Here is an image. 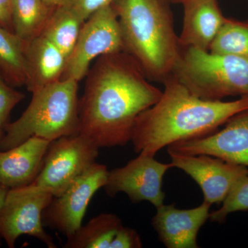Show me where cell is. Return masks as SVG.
Listing matches in <instances>:
<instances>
[{
  "label": "cell",
  "instance_id": "11",
  "mask_svg": "<svg viewBox=\"0 0 248 248\" xmlns=\"http://www.w3.org/2000/svg\"><path fill=\"white\" fill-rule=\"evenodd\" d=\"M224 128L203 138L174 142L169 153L208 155L248 169V110L233 116Z\"/></svg>",
  "mask_w": 248,
  "mask_h": 248
},
{
  "label": "cell",
  "instance_id": "8",
  "mask_svg": "<svg viewBox=\"0 0 248 248\" xmlns=\"http://www.w3.org/2000/svg\"><path fill=\"white\" fill-rule=\"evenodd\" d=\"M98 155L99 148L80 134L62 137L50 143L33 183L58 197L95 162Z\"/></svg>",
  "mask_w": 248,
  "mask_h": 248
},
{
  "label": "cell",
  "instance_id": "15",
  "mask_svg": "<svg viewBox=\"0 0 248 248\" xmlns=\"http://www.w3.org/2000/svg\"><path fill=\"white\" fill-rule=\"evenodd\" d=\"M184 24L179 37L181 48L209 51L226 18L217 0H190L183 4Z\"/></svg>",
  "mask_w": 248,
  "mask_h": 248
},
{
  "label": "cell",
  "instance_id": "17",
  "mask_svg": "<svg viewBox=\"0 0 248 248\" xmlns=\"http://www.w3.org/2000/svg\"><path fill=\"white\" fill-rule=\"evenodd\" d=\"M27 43L0 25V74L12 86L27 82Z\"/></svg>",
  "mask_w": 248,
  "mask_h": 248
},
{
  "label": "cell",
  "instance_id": "19",
  "mask_svg": "<svg viewBox=\"0 0 248 248\" xmlns=\"http://www.w3.org/2000/svg\"><path fill=\"white\" fill-rule=\"evenodd\" d=\"M122 226V221L117 215L101 213L67 238L63 248H109Z\"/></svg>",
  "mask_w": 248,
  "mask_h": 248
},
{
  "label": "cell",
  "instance_id": "16",
  "mask_svg": "<svg viewBox=\"0 0 248 248\" xmlns=\"http://www.w3.org/2000/svg\"><path fill=\"white\" fill-rule=\"evenodd\" d=\"M28 91H38L60 81L66 67L67 58L60 48L43 35L27 44Z\"/></svg>",
  "mask_w": 248,
  "mask_h": 248
},
{
  "label": "cell",
  "instance_id": "24",
  "mask_svg": "<svg viewBox=\"0 0 248 248\" xmlns=\"http://www.w3.org/2000/svg\"><path fill=\"white\" fill-rule=\"evenodd\" d=\"M143 247L138 232L123 225L117 231L109 248H140Z\"/></svg>",
  "mask_w": 248,
  "mask_h": 248
},
{
  "label": "cell",
  "instance_id": "28",
  "mask_svg": "<svg viewBox=\"0 0 248 248\" xmlns=\"http://www.w3.org/2000/svg\"><path fill=\"white\" fill-rule=\"evenodd\" d=\"M9 190V188L0 184V209L1 208L3 204H4L5 198H6V196L7 195ZM0 239H1V236H0ZM0 244H1V243H0Z\"/></svg>",
  "mask_w": 248,
  "mask_h": 248
},
{
  "label": "cell",
  "instance_id": "22",
  "mask_svg": "<svg viewBox=\"0 0 248 248\" xmlns=\"http://www.w3.org/2000/svg\"><path fill=\"white\" fill-rule=\"evenodd\" d=\"M248 210V174L241 178L232 187L222 206L210 213L209 219L223 223L230 214Z\"/></svg>",
  "mask_w": 248,
  "mask_h": 248
},
{
  "label": "cell",
  "instance_id": "10",
  "mask_svg": "<svg viewBox=\"0 0 248 248\" xmlns=\"http://www.w3.org/2000/svg\"><path fill=\"white\" fill-rule=\"evenodd\" d=\"M155 156L141 153L138 157L122 168L108 172L104 186L109 197L124 192L134 203L148 202L156 208L164 204L165 193L162 190L163 178L172 163L164 164Z\"/></svg>",
  "mask_w": 248,
  "mask_h": 248
},
{
  "label": "cell",
  "instance_id": "20",
  "mask_svg": "<svg viewBox=\"0 0 248 248\" xmlns=\"http://www.w3.org/2000/svg\"><path fill=\"white\" fill-rule=\"evenodd\" d=\"M54 9L43 0H13L12 24L14 32L29 43L42 35Z\"/></svg>",
  "mask_w": 248,
  "mask_h": 248
},
{
  "label": "cell",
  "instance_id": "23",
  "mask_svg": "<svg viewBox=\"0 0 248 248\" xmlns=\"http://www.w3.org/2000/svg\"><path fill=\"white\" fill-rule=\"evenodd\" d=\"M0 74V130H4L11 111L25 97L24 93L16 91Z\"/></svg>",
  "mask_w": 248,
  "mask_h": 248
},
{
  "label": "cell",
  "instance_id": "27",
  "mask_svg": "<svg viewBox=\"0 0 248 248\" xmlns=\"http://www.w3.org/2000/svg\"><path fill=\"white\" fill-rule=\"evenodd\" d=\"M43 1L50 9H55L60 6L71 4V0H43Z\"/></svg>",
  "mask_w": 248,
  "mask_h": 248
},
{
  "label": "cell",
  "instance_id": "9",
  "mask_svg": "<svg viewBox=\"0 0 248 248\" xmlns=\"http://www.w3.org/2000/svg\"><path fill=\"white\" fill-rule=\"evenodd\" d=\"M105 165L94 162L58 197H53L42 214L44 226L69 237L82 226L88 205L95 192L104 187L108 175Z\"/></svg>",
  "mask_w": 248,
  "mask_h": 248
},
{
  "label": "cell",
  "instance_id": "21",
  "mask_svg": "<svg viewBox=\"0 0 248 248\" xmlns=\"http://www.w3.org/2000/svg\"><path fill=\"white\" fill-rule=\"evenodd\" d=\"M209 51L248 60V21L226 17Z\"/></svg>",
  "mask_w": 248,
  "mask_h": 248
},
{
  "label": "cell",
  "instance_id": "26",
  "mask_svg": "<svg viewBox=\"0 0 248 248\" xmlns=\"http://www.w3.org/2000/svg\"><path fill=\"white\" fill-rule=\"evenodd\" d=\"M13 0H0V25L14 32L12 24Z\"/></svg>",
  "mask_w": 248,
  "mask_h": 248
},
{
  "label": "cell",
  "instance_id": "4",
  "mask_svg": "<svg viewBox=\"0 0 248 248\" xmlns=\"http://www.w3.org/2000/svg\"><path fill=\"white\" fill-rule=\"evenodd\" d=\"M78 82L60 79L32 93L21 117L5 125L0 151L11 149L32 137L53 141L79 134Z\"/></svg>",
  "mask_w": 248,
  "mask_h": 248
},
{
  "label": "cell",
  "instance_id": "14",
  "mask_svg": "<svg viewBox=\"0 0 248 248\" xmlns=\"http://www.w3.org/2000/svg\"><path fill=\"white\" fill-rule=\"evenodd\" d=\"M52 141L32 137L7 151H0V184L9 189L35 180Z\"/></svg>",
  "mask_w": 248,
  "mask_h": 248
},
{
  "label": "cell",
  "instance_id": "12",
  "mask_svg": "<svg viewBox=\"0 0 248 248\" xmlns=\"http://www.w3.org/2000/svg\"><path fill=\"white\" fill-rule=\"evenodd\" d=\"M169 154L174 168L190 176L200 186L204 202L211 205L223 203L235 184L248 174V168L211 155Z\"/></svg>",
  "mask_w": 248,
  "mask_h": 248
},
{
  "label": "cell",
  "instance_id": "6",
  "mask_svg": "<svg viewBox=\"0 0 248 248\" xmlns=\"http://www.w3.org/2000/svg\"><path fill=\"white\" fill-rule=\"evenodd\" d=\"M46 189L32 183L9 189L0 209V236L8 247H15L22 235L34 236L49 248H55L53 239L45 231L42 214L53 198Z\"/></svg>",
  "mask_w": 248,
  "mask_h": 248
},
{
  "label": "cell",
  "instance_id": "7",
  "mask_svg": "<svg viewBox=\"0 0 248 248\" xmlns=\"http://www.w3.org/2000/svg\"><path fill=\"white\" fill-rule=\"evenodd\" d=\"M124 51L118 18L112 4L99 9L85 21L61 79L79 81L89 73L94 60Z\"/></svg>",
  "mask_w": 248,
  "mask_h": 248
},
{
  "label": "cell",
  "instance_id": "30",
  "mask_svg": "<svg viewBox=\"0 0 248 248\" xmlns=\"http://www.w3.org/2000/svg\"><path fill=\"white\" fill-rule=\"evenodd\" d=\"M162 2L165 3V4H169V2H170V0H161Z\"/></svg>",
  "mask_w": 248,
  "mask_h": 248
},
{
  "label": "cell",
  "instance_id": "5",
  "mask_svg": "<svg viewBox=\"0 0 248 248\" xmlns=\"http://www.w3.org/2000/svg\"><path fill=\"white\" fill-rule=\"evenodd\" d=\"M171 76L205 100L248 95V60L234 55L181 48Z\"/></svg>",
  "mask_w": 248,
  "mask_h": 248
},
{
  "label": "cell",
  "instance_id": "1",
  "mask_svg": "<svg viewBox=\"0 0 248 248\" xmlns=\"http://www.w3.org/2000/svg\"><path fill=\"white\" fill-rule=\"evenodd\" d=\"M86 77L79 134L99 148L125 146L136 119L159 100L162 91L124 51L99 57Z\"/></svg>",
  "mask_w": 248,
  "mask_h": 248
},
{
  "label": "cell",
  "instance_id": "13",
  "mask_svg": "<svg viewBox=\"0 0 248 248\" xmlns=\"http://www.w3.org/2000/svg\"><path fill=\"white\" fill-rule=\"evenodd\" d=\"M211 205L203 201L195 208L180 210L163 204L156 208L152 225L166 248H198L197 234L209 219Z\"/></svg>",
  "mask_w": 248,
  "mask_h": 248
},
{
  "label": "cell",
  "instance_id": "25",
  "mask_svg": "<svg viewBox=\"0 0 248 248\" xmlns=\"http://www.w3.org/2000/svg\"><path fill=\"white\" fill-rule=\"evenodd\" d=\"M115 0H71V4L78 15L86 21L96 11L112 4Z\"/></svg>",
  "mask_w": 248,
  "mask_h": 248
},
{
  "label": "cell",
  "instance_id": "3",
  "mask_svg": "<svg viewBox=\"0 0 248 248\" xmlns=\"http://www.w3.org/2000/svg\"><path fill=\"white\" fill-rule=\"evenodd\" d=\"M124 52L150 81L164 83L177 63L181 47L169 4L161 0H115Z\"/></svg>",
  "mask_w": 248,
  "mask_h": 248
},
{
  "label": "cell",
  "instance_id": "2",
  "mask_svg": "<svg viewBox=\"0 0 248 248\" xmlns=\"http://www.w3.org/2000/svg\"><path fill=\"white\" fill-rule=\"evenodd\" d=\"M164 84L159 100L141 112L134 124L130 141L136 153L155 156L174 142L215 133L233 116L248 110V95L232 102L205 100L173 76Z\"/></svg>",
  "mask_w": 248,
  "mask_h": 248
},
{
  "label": "cell",
  "instance_id": "18",
  "mask_svg": "<svg viewBox=\"0 0 248 248\" xmlns=\"http://www.w3.org/2000/svg\"><path fill=\"white\" fill-rule=\"evenodd\" d=\"M84 22L71 4L60 6L53 10L41 35L56 46L68 59Z\"/></svg>",
  "mask_w": 248,
  "mask_h": 248
},
{
  "label": "cell",
  "instance_id": "29",
  "mask_svg": "<svg viewBox=\"0 0 248 248\" xmlns=\"http://www.w3.org/2000/svg\"><path fill=\"white\" fill-rule=\"evenodd\" d=\"M190 0H170V2L176 3V4H184Z\"/></svg>",
  "mask_w": 248,
  "mask_h": 248
},
{
  "label": "cell",
  "instance_id": "31",
  "mask_svg": "<svg viewBox=\"0 0 248 248\" xmlns=\"http://www.w3.org/2000/svg\"><path fill=\"white\" fill-rule=\"evenodd\" d=\"M3 135V130H0V140H1V137Z\"/></svg>",
  "mask_w": 248,
  "mask_h": 248
}]
</instances>
